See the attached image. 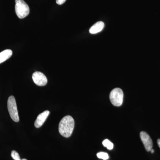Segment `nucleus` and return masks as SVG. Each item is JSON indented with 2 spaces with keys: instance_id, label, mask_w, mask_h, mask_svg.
<instances>
[{
  "instance_id": "obj_1",
  "label": "nucleus",
  "mask_w": 160,
  "mask_h": 160,
  "mask_svg": "<svg viewBox=\"0 0 160 160\" xmlns=\"http://www.w3.org/2000/svg\"><path fill=\"white\" fill-rule=\"evenodd\" d=\"M74 121L70 116L64 117L59 124V132L65 138L71 136L74 127Z\"/></svg>"
},
{
  "instance_id": "obj_2",
  "label": "nucleus",
  "mask_w": 160,
  "mask_h": 160,
  "mask_svg": "<svg viewBox=\"0 0 160 160\" xmlns=\"http://www.w3.org/2000/svg\"><path fill=\"white\" fill-rule=\"evenodd\" d=\"M15 9L17 15L20 19L27 17L30 11L29 6L23 0H15Z\"/></svg>"
},
{
  "instance_id": "obj_3",
  "label": "nucleus",
  "mask_w": 160,
  "mask_h": 160,
  "mask_svg": "<svg viewBox=\"0 0 160 160\" xmlns=\"http://www.w3.org/2000/svg\"><path fill=\"white\" fill-rule=\"evenodd\" d=\"M7 106L10 117L15 122H18L19 121V118L18 113L17 106L15 99L13 96H11L8 98Z\"/></svg>"
},
{
  "instance_id": "obj_4",
  "label": "nucleus",
  "mask_w": 160,
  "mask_h": 160,
  "mask_svg": "<svg viewBox=\"0 0 160 160\" xmlns=\"http://www.w3.org/2000/svg\"><path fill=\"white\" fill-rule=\"evenodd\" d=\"M124 94L122 90L118 88L112 89L109 98L110 102L113 106H120L122 104Z\"/></svg>"
},
{
  "instance_id": "obj_5",
  "label": "nucleus",
  "mask_w": 160,
  "mask_h": 160,
  "mask_svg": "<svg viewBox=\"0 0 160 160\" xmlns=\"http://www.w3.org/2000/svg\"><path fill=\"white\" fill-rule=\"evenodd\" d=\"M32 78L34 82L38 86H43L47 84V78L42 72H35L32 74Z\"/></svg>"
},
{
  "instance_id": "obj_6",
  "label": "nucleus",
  "mask_w": 160,
  "mask_h": 160,
  "mask_svg": "<svg viewBox=\"0 0 160 160\" xmlns=\"http://www.w3.org/2000/svg\"><path fill=\"white\" fill-rule=\"evenodd\" d=\"M140 138L144 144L146 151L148 152L151 151L153 144H152V140L149 135L146 132L142 131L140 132Z\"/></svg>"
},
{
  "instance_id": "obj_7",
  "label": "nucleus",
  "mask_w": 160,
  "mask_h": 160,
  "mask_svg": "<svg viewBox=\"0 0 160 160\" xmlns=\"http://www.w3.org/2000/svg\"><path fill=\"white\" fill-rule=\"evenodd\" d=\"M49 112L48 110H46L38 116L34 123V126L36 128H39L42 126L44 123L49 115Z\"/></svg>"
},
{
  "instance_id": "obj_8",
  "label": "nucleus",
  "mask_w": 160,
  "mask_h": 160,
  "mask_svg": "<svg viewBox=\"0 0 160 160\" xmlns=\"http://www.w3.org/2000/svg\"><path fill=\"white\" fill-rule=\"evenodd\" d=\"M104 26H105V25L103 22H101V21L98 22L90 28L89 29V32L91 34L97 33L102 30Z\"/></svg>"
},
{
  "instance_id": "obj_9",
  "label": "nucleus",
  "mask_w": 160,
  "mask_h": 160,
  "mask_svg": "<svg viewBox=\"0 0 160 160\" xmlns=\"http://www.w3.org/2000/svg\"><path fill=\"white\" fill-rule=\"evenodd\" d=\"M12 54V52L10 49H6L0 52V64L9 59Z\"/></svg>"
},
{
  "instance_id": "obj_10",
  "label": "nucleus",
  "mask_w": 160,
  "mask_h": 160,
  "mask_svg": "<svg viewBox=\"0 0 160 160\" xmlns=\"http://www.w3.org/2000/svg\"><path fill=\"white\" fill-rule=\"evenodd\" d=\"M103 146L106 147L109 150H112L113 148V144L109 140L105 139L102 142Z\"/></svg>"
},
{
  "instance_id": "obj_11",
  "label": "nucleus",
  "mask_w": 160,
  "mask_h": 160,
  "mask_svg": "<svg viewBox=\"0 0 160 160\" xmlns=\"http://www.w3.org/2000/svg\"><path fill=\"white\" fill-rule=\"evenodd\" d=\"M98 158L100 159H102L103 160H107L109 159V155L107 153L105 152H98L97 154Z\"/></svg>"
},
{
  "instance_id": "obj_12",
  "label": "nucleus",
  "mask_w": 160,
  "mask_h": 160,
  "mask_svg": "<svg viewBox=\"0 0 160 160\" xmlns=\"http://www.w3.org/2000/svg\"><path fill=\"white\" fill-rule=\"evenodd\" d=\"M12 158L14 160H20L21 158L18 153L15 150H12L11 152V154Z\"/></svg>"
},
{
  "instance_id": "obj_13",
  "label": "nucleus",
  "mask_w": 160,
  "mask_h": 160,
  "mask_svg": "<svg viewBox=\"0 0 160 160\" xmlns=\"http://www.w3.org/2000/svg\"><path fill=\"white\" fill-rule=\"evenodd\" d=\"M66 0H56L57 4L59 5H62L66 2Z\"/></svg>"
},
{
  "instance_id": "obj_14",
  "label": "nucleus",
  "mask_w": 160,
  "mask_h": 160,
  "mask_svg": "<svg viewBox=\"0 0 160 160\" xmlns=\"http://www.w3.org/2000/svg\"><path fill=\"white\" fill-rule=\"evenodd\" d=\"M158 144L159 147L160 148V139H159L158 140Z\"/></svg>"
},
{
  "instance_id": "obj_15",
  "label": "nucleus",
  "mask_w": 160,
  "mask_h": 160,
  "mask_svg": "<svg viewBox=\"0 0 160 160\" xmlns=\"http://www.w3.org/2000/svg\"><path fill=\"white\" fill-rule=\"evenodd\" d=\"M150 152H151V153H153V152H154V149H151V151H150Z\"/></svg>"
},
{
  "instance_id": "obj_16",
  "label": "nucleus",
  "mask_w": 160,
  "mask_h": 160,
  "mask_svg": "<svg viewBox=\"0 0 160 160\" xmlns=\"http://www.w3.org/2000/svg\"><path fill=\"white\" fill-rule=\"evenodd\" d=\"M27 160V159H26L23 158V159H21V160Z\"/></svg>"
}]
</instances>
